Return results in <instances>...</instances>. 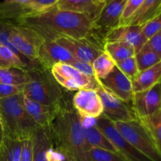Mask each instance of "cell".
I'll return each instance as SVG.
<instances>
[{
	"label": "cell",
	"mask_w": 161,
	"mask_h": 161,
	"mask_svg": "<svg viewBox=\"0 0 161 161\" xmlns=\"http://www.w3.org/2000/svg\"><path fill=\"white\" fill-rule=\"evenodd\" d=\"M11 23L31 28L45 39L54 41L58 37H72L105 43L93 19L84 14L61 10L56 6L25 14Z\"/></svg>",
	"instance_id": "1"
},
{
	"label": "cell",
	"mask_w": 161,
	"mask_h": 161,
	"mask_svg": "<svg viewBox=\"0 0 161 161\" xmlns=\"http://www.w3.org/2000/svg\"><path fill=\"white\" fill-rule=\"evenodd\" d=\"M54 146L69 154L75 161H90L89 149L83 127V118L73 108L63 104L50 127Z\"/></svg>",
	"instance_id": "2"
},
{
	"label": "cell",
	"mask_w": 161,
	"mask_h": 161,
	"mask_svg": "<svg viewBox=\"0 0 161 161\" xmlns=\"http://www.w3.org/2000/svg\"><path fill=\"white\" fill-rule=\"evenodd\" d=\"M0 119L6 137L31 139L38 127L23 104V94L0 99Z\"/></svg>",
	"instance_id": "3"
},
{
	"label": "cell",
	"mask_w": 161,
	"mask_h": 161,
	"mask_svg": "<svg viewBox=\"0 0 161 161\" xmlns=\"http://www.w3.org/2000/svg\"><path fill=\"white\" fill-rule=\"evenodd\" d=\"M26 71L28 80L24 88L25 97L48 106L60 107L64 104L62 87L50 69L37 66Z\"/></svg>",
	"instance_id": "4"
},
{
	"label": "cell",
	"mask_w": 161,
	"mask_h": 161,
	"mask_svg": "<svg viewBox=\"0 0 161 161\" xmlns=\"http://www.w3.org/2000/svg\"><path fill=\"white\" fill-rule=\"evenodd\" d=\"M113 124L119 134L135 149L152 161H161V153L157 142L141 120L135 119Z\"/></svg>",
	"instance_id": "5"
},
{
	"label": "cell",
	"mask_w": 161,
	"mask_h": 161,
	"mask_svg": "<svg viewBox=\"0 0 161 161\" xmlns=\"http://www.w3.org/2000/svg\"><path fill=\"white\" fill-rule=\"evenodd\" d=\"M8 24L9 36L14 47L24 58L31 61L33 64L40 65L38 62V57L45 39L31 28L11 22H8Z\"/></svg>",
	"instance_id": "6"
},
{
	"label": "cell",
	"mask_w": 161,
	"mask_h": 161,
	"mask_svg": "<svg viewBox=\"0 0 161 161\" xmlns=\"http://www.w3.org/2000/svg\"><path fill=\"white\" fill-rule=\"evenodd\" d=\"M50 71L60 86L68 91H74L84 89L96 91L100 86L98 80L95 77L84 75L68 64H55Z\"/></svg>",
	"instance_id": "7"
},
{
	"label": "cell",
	"mask_w": 161,
	"mask_h": 161,
	"mask_svg": "<svg viewBox=\"0 0 161 161\" xmlns=\"http://www.w3.org/2000/svg\"><path fill=\"white\" fill-rule=\"evenodd\" d=\"M97 127L111 141L116 151L128 161H152L149 158L132 146L115 127L113 122L102 115L94 119Z\"/></svg>",
	"instance_id": "8"
},
{
	"label": "cell",
	"mask_w": 161,
	"mask_h": 161,
	"mask_svg": "<svg viewBox=\"0 0 161 161\" xmlns=\"http://www.w3.org/2000/svg\"><path fill=\"white\" fill-rule=\"evenodd\" d=\"M54 41L66 49L75 59L90 64H92L94 59L105 51V43L90 39L58 37Z\"/></svg>",
	"instance_id": "9"
},
{
	"label": "cell",
	"mask_w": 161,
	"mask_h": 161,
	"mask_svg": "<svg viewBox=\"0 0 161 161\" xmlns=\"http://www.w3.org/2000/svg\"><path fill=\"white\" fill-rule=\"evenodd\" d=\"M96 91L103 105L102 115L112 122H125L138 119L133 108H130L128 104L110 94L101 84Z\"/></svg>",
	"instance_id": "10"
},
{
	"label": "cell",
	"mask_w": 161,
	"mask_h": 161,
	"mask_svg": "<svg viewBox=\"0 0 161 161\" xmlns=\"http://www.w3.org/2000/svg\"><path fill=\"white\" fill-rule=\"evenodd\" d=\"M131 104L138 119H143L157 113L161 108V83L146 91L134 94Z\"/></svg>",
	"instance_id": "11"
},
{
	"label": "cell",
	"mask_w": 161,
	"mask_h": 161,
	"mask_svg": "<svg viewBox=\"0 0 161 161\" xmlns=\"http://www.w3.org/2000/svg\"><path fill=\"white\" fill-rule=\"evenodd\" d=\"M73 108L81 117L96 119L103 114V105L95 90L84 89L77 91L72 98Z\"/></svg>",
	"instance_id": "12"
},
{
	"label": "cell",
	"mask_w": 161,
	"mask_h": 161,
	"mask_svg": "<svg viewBox=\"0 0 161 161\" xmlns=\"http://www.w3.org/2000/svg\"><path fill=\"white\" fill-rule=\"evenodd\" d=\"M142 28L143 25H119L105 35L104 42H126L134 47L136 53L147 42L142 32Z\"/></svg>",
	"instance_id": "13"
},
{
	"label": "cell",
	"mask_w": 161,
	"mask_h": 161,
	"mask_svg": "<svg viewBox=\"0 0 161 161\" xmlns=\"http://www.w3.org/2000/svg\"><path fill=\"white\" fill-rule=\"evenodd\" d=\"M101 86L123 102L129 104L133 97L132 82L117 67L104 80H98Z\"/></svg>",
	"instance_id": "14"
},
{
	"label": "cell",
	"mask_w": 161,
	"mask_h": 161,
	"mask_svg": "<svg viewBox=\"0 0 161 161\" xmlns=\"http://www.w3.org/2000/svg\"><path fill=\"white\" fill-rule=\"evenodd\" d=\"M127 0H107L94 24L103 38L109 30L119 25V20Z\"/></svg>",
	"instance_id": "15"
},
{
	"label": "cell",
	"mask_w": 161,
	"mask_h": 161,
	"mask_svg": "<svg viewBox=\"0 0 161 161\" xmlns=\"http://www.w3.org/2000/svg\"><path fill=\"white\" fill-rule=\"evenodd\" d=\"M73 59L75 58L71 53L55 41L45 39L39 50L38 62L42 67L50 70L55 64H69Z\"/></svg>",
	"instance_id": "16"
},
{
	"label": "cell",
	"mask_w": 161,
	"mask_h": 161,
	"mask_svg": "<svg viewBox=\"0 0 161 161\" xmlns=\"http://www.w3.org/2000/svg\"><path fill=\"white\" fill-rule=\"evenodd\" d=\"M23 104L28 115L40 127H50L56 117L58 110L61 107H52L42 105L24 95Z\"/></svg>",
	"instance_id": "17"
},
{
	"label": "cell",
	"mask_w": 161,
	"mask_h": 161,
	"mask_svg": "<svg viewBox=\"0 0 161 161\" xmlns=\"http://www.w3.org/2000/svg\"><path fill=\"white\" fill-rule=\"evenodd\" d=\"M32 160L50 161L49 155L53 146L50 127H38L31 137Z\"/></svg>",
	"instance_id": "18"
},
{
	"label": "cell",
	"mask_w": 161,
	"mask_h": 161,
	"mask_svg": "<svg viewBox=\"0 0 161 161\" xmlns=\"http://www.w3.org/2000/svg\"><path fill=\"white\" fill-rule=\"evenodd\" d=\"M83 127L85 139L91 147L118 153L111 141L97 127L94 122V119L83 118Z\"/></svg>",
	"instance_id": "19"
},
{
	"label": "cell",
	"mask_w": 161,
	"mask_h": 161,
	"mask_svg": "<svg viewBox=\"0 0 161 161\" xmlns=\"http://www.w3.org/2000/svg\"><path fill=\"white\" fill-rule=\"evenodd\" d=\"M55 6L61 10L84 14L94 21L103 8L94 0H58Z\"/></svg>",
	"instance_id": "20"
},
{
	"label": "cell",
	"mask_w": 161,
	"mask_h": 161,
	"mask_svg": "<svg viewBox=\"0 0 161 161\" xmlns=\"http://www.w3.org/2000/svg\"><path fill=\"white\" fill-rule=\"evenodd\" d=\"M131 82L134 94L146 91L161 83V61L153 67L138 72Z\"/></svg>",
	"instance_id": "21"
},
{
	"label": "cell",
	"mask_w": 161,
	"mask_h": 161,
	"mask_svg": "<svg viewBox=\"0 0 161 161\" xmlns=\"http://www.w3.org/2000/svg\"><path fill=\"white\" fill-rule=\"evenodd\" d=\"M161 11V0H145L128 25H143Z\"/></svg>",
	"instance_id": "22"
},
{
	"label": "cell",
	"mask_w": 161,
	"mask_h": 161,
	"mask_svg": "<svg viewBox=\"0 0 161 161\" xmlns=\"http://www.w3.org/2000/svg\"><path fill=\"white\" fill-rule=\"evenodd\" d=\"M22 141L4 137L0 146V161H20Z\"/></svg>",
	"instance_id": "23"
},
{
	"label": "cell",
	"mask_w": 161,
	"mask_h": 161,
	"mask_svg": "<svg viewBox=\"0 0 161 161\" xmlns=\"http://www.w3.org/2000/svg\"><path fill=\"white\" fill-rule=\"evenodd\" d=\"M104 50L113 58L116 63L135 55L134 47L130 44L123 42H105Z\"/></svg>",
	"instance_id": "24"
},
{
	"label": "cell",
	"mask_w": 161,
	"mask_h": 161,
	"mask_svg": "<svg viewBox=\"0 0 161 161\" xmlns=\"http://www.w3.org/2000/svg\"><path fill=\"white\" fill-rule=\"evenodd\" d=\"M94 75L97 80H104L113 71L116 62L105 51L102 52L92 62Z\"/></svg>",
	"instance_id": "25"
},
{
	"label": "cell",
	"mask_w": 161,
	"mask_h": 161,
	"mask_svg": "<svg viewBox=\"0 0 161 161\" xmlns=\"http://www.w3.org/2000/svg\"><path fill=\"white\" fill-rule=\"evenodd\" d=\"M28 80L25 69L0 68V83L10 85H25Z\"/></svg>",
	"instance_id": "26"
},
{
	"label": "cell",
	"mask_w": 161,
	"mask_h": 161,
	"mask_svg": "<svg viewBox=\"0 0 161 161\" xmlns=\"http://www.w3.org/2000/svg\"><path fill=\"white\" fill-rule=\"evenodd\" d=\"M0 68L28 69V66L21 58L2 44H0Z\"/></svg>",
	"instance_id": "27"
},
{
	"label": "cell",
	"mask_w": 161,
	"mask_h": 161,
	"mask_svg": "<svg viewBox=\"0 0 161 161\" xmlns=\"http://www.w3.org/2000/svg\"><path fill=\"white\" fill-rule=\"evenodd\" d=\"M135 58L139 72L153 67L161 61L160 57L155 52L150 50L146 44L141 50L135 53Z\"/></svg>",
	"instance_id": "28"
},
{
	"label": "cell",
	"mask_w": 161,
	"mask_h": 161,
	"mask_svg": "<svg viewBox=\"0 0 161 161\" xmlns=\"http://www.w3.org/2000/svg\"><path fill=\"white\" fill-rule=\"evenodd\" d=\"M138 119L148 129L157 146H161V108L148 117Z\"/></svg>",
	"instance_id": "29"
},
{
	"label": "cell",
	"mask_w": 161,
	"mask_h": 161,
	"mask_svg": "<svg viewBox=\"0 0 161 161\" xmlns=\"http://www.w3.org/2000/svg\"><path fill=\"white\" fill-rule=\"evenodd\" d=\"M0 44H2V45L5 46V47H6L7 48H9V50H11L12 51H14V53H17L20 58H21V59L23 60V61L26 63L27 65L28 66V69H30V68L37 67L36 65L33 64L31 61H28V59L24 58V57L19 53L18 50L14 47L12 42H11L10 36H9V24H8V22L3 21V20H0Z\"/></svg>",
	"instance_id": "30"
},
{
	"label": "cell",
	"mask_w": 161,
	"mask_h": 161,
	"mask_svg": "<svg viewBox=\"0 0 161 161\" xmlns=\"http://www.w3.org/2000/svg\"><path fill=\"white\" fill-rule=\"evenodd\" d=\"M89 157L90 161H128L119 153L94 147H90Z\"/></svg>",
	"instance_id": "31"
},
{
	"label": "cell",
	"mask_w": 161,
	"mask_h": 161,
	"mask_svg": "<svg viewBox=\"0 0 161 161\" xmlns=\"http://www.w3.org/2000/svg\"><path fill=\"white\" fill-rule=\"evenodd\" d=\"M116 66L130 80H133L139 72L135 56L118 61L116 63Z\"/></svg>",
	"instance_id": "32"
},
{
	"label": "cell",
	"mask_w": 161,
	"mask_h": 161,
	"mask_svg": "<svg viewBox=\"0 0 161 161\" xmlns=\"http://www.w3.org/2000/svg\"><path fill=\"white\" fill-rule=\"evenodd\" d=\"M145 0H127L119 20V25H127L135 13L138 10Z\"/></svg>",
	"instance_id": "33"
},
{
	"label": "cell",
	"mask_w": 161,
	"mask_h": 161,
	"mask_svg": "<svg viewBox=\"0 0 161 161\" xmlns=\"http://www.w3.org/2000/svg\"><path fill=\"white\" fill-rule=\"evenodd\" d=\"M161 29V11L157 15L153 17L151 20L143 25L142 32L145 37L148 39H150L153 35L158 32Z\"/></svg>",
	"instance_id": "34"
},
{
	"label": "cell",
	"mask_w": 161,
	"mask_h": 161,
	"mask_svg": "<svg viewBox=\"0 0 161 161\" xmlns=\"http://www.w3.org/2000/svg\"><path fill=\"white\" fill-rule=\"evenodd\" d=\"M25 85H10L0 83V99L23 94Z\"/></svg>",
	"instance_id": "35"
},
{
	"label": "cell",
	"mask_w": 161,
	"mask_h": 161,
	"mask_svg": "<svg viewBox=\"0 0 161 161\" xmlns=\"http://www.w3.org/2000/svg\"><path fill=\"white\" fill-rule=\"evenodd\" d=\"M50 161H75L74 159L68 153L61 149V148L54 146L51 149L49 155Z\"/></svg>",
	"instance_id": "36"
},
{
	"label": "cell",
	"mask_w": 161,
	"mask_h": 161,
	"mask_svg": "<svg viewBox=\"0 0 161 161\" xmlns=\"http://www.w3.org/2000/svg\"><path fill=\"white\" fill-rule=\"evenodd\" d=\"M68 64L72 66L74 69H75L81 73L84 74V75H89V76H94L92 64L84 62V61H78L76 59H73Z\"/></svg>",
	"instance_id": "37"
},
{
	"label": "cell",
	"mask_w": 161,
	"mask_h": 161,
	"mask_svg": "<svg viewBox=\"0 0 161 161\" xmlns=\"http://www.w3.org/2000/svg\"><path fill=\"white\" fill-rule=\"evenodd\" d=\"M146 45L161 58V29L148 39Z\"/></svg>",
	"instance_id": "38"
},
{
	"label": "cell",
	"mask_w": 161,
	"mask_h": 161,
	"mask_svg": "<svg viewBox=\"0 0 161 161\" xmlns=\"http://www.w3.org/2000/svg\"><path fill=\"white\" fill-rule=\"evenodd\" d=\"M20 161H33L32 142H31V139H25L22 141Z\"/></svg>",
	"instance_id": "39"
},
{
	"label": "cell",
	"mask_w": 161,
	"mask_h": 161,
	"mask_svg": "<svg viewBox=\"0 0 161 161\" xmlns=\"http://www.w3.org/2000/svg\"><path fill=\"white\" fill-rule=\"evenodd\" d=\"M36 11H41L55 6L58 0H31Z\"/></svg>",
	"instance_id": "40"
},
{
	"label": "cell",
	"mask_w": 161,
	"mask_h": 161,
	"mask_svg": "<svg viewBox=\"0 0 161 161\" xmlns=\"http://www.w3.org/2000/svg\"><path fill=\"white\" fill-rule=\"evenodd\" d=\"M4 2L8 3H17V4L26 5L31 3V0H4Z\"/></svg>",
	"instance_id": "41"
},
{
	"label": "cell",
	"mask_w": 161,
	"mask_h": 161,
	"mask_svg": "<svg viewBox=\"0 0 161 161\" xmlns=\"http://www.w3.org/2000/svg\"><path fill=\"white\" fill-rule=\"evenodd\" d=\"M5 135H4V130H3V124H2L1 119H0V146H1L2 142L3 141V138H4Z\"/></svg>",
	"instance_id": "42"
},
{
	"label": "cell",
	"mask_w": 161,
	"mask_h": 161,
	"mask_svg": "<svg viewBox=\"0 0 161 161\" xmlns=\"http://www.w3.org/2000/svg\"><path fill=\"white\" fill-rule=\"evenodd\" d=\"M94 1L96 2V3H97V4L101 5V6H104V5L105 4V3H106L107 0H94Z\"/></svg>",
	"instance_id": "43"
},
{
	"label": "cell",
	"mask_w": 161,
	"mask_h": 161,
	"mask_svg": "<svg viewBox=\"0 0 161 161\" xmlns=\"http://www.w3.org/2000/svg\"><path fill=\"white\" fill-rule=\"evenodd\" d=\"M158 148H159V149H160V152L161 153V146H158Z\"/></svg>",
	"instance_id": "44"
}]
</instances>
